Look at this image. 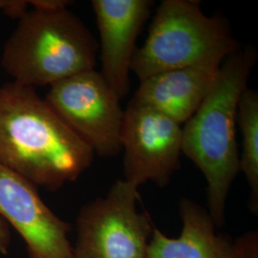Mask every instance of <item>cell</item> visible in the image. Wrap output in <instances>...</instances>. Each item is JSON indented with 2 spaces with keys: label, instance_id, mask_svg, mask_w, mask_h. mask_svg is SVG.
Here are the masks:
<instances>
[{
  "label": "cell",
  "instance_id": "9c48e42d",
  "mask_svg": "<svg viewBox=\"0 0 258 258\" xmlns=\"http://www.w3.org/2000/svg\"><path fill=\"white\" fill-rule=\"evenodd\" d=\"M100 36L104 81L121 100L130 90L131 63L136 41L154 5L152 0H93Z\"/></svg>",
  "mask_w": 258,
  "mask_h": 258
},
{
  "label": "cell",
  "instance_id": "5bb4252c",
  "mask_svg": "<svg viewBox=\"0 0 258 258\" xmlns=\"http://www.w3.org/2000/svg\"><path fill=\"white\" fill-rule=\"evenodd\" d=\"M27 1L22 0H0V11L5 12L10 16L20 18L27 8Z\"/></svg>",
  "mask_w": 258,
  "mask_h": 258
},
{
  "label": "cell",
  "instance_id": "9a60e30c",
  "mask_svg": "<svg viewBox=\"0 0 258 258\" xmlns=\"http://www.w3.org/2000/svg\"><path fill=\"white\" fill-rule=\"evenodd\" d=\"M11 229L8 224L0 218V253L7 254L11 246Z\"/></svg>",
  "mask_w": 258,
  "mask_h": 258
},
{
  "label": "cell",
  "instance_id": "30bf717a",
  "mask_svg": "<svg viewBox=\"0 0 258 258\" xmlns=\"http://www.w3.org/2000/svg\"><path fill=\"white\" fill-rule=\"evenodd\" d=\"M220 66L181 68L151 76L140 82L133 99L183 124L202 104Z\"/></svg>",
  "mask_w": 258,
  "mask_h": 258
},
{
  "label": "cell",
  "instance_id": "4fadbf2b",
  "mask_svg": "<svg viewBox=\"0 0 258 258\" xmlns=\"http://www.w3.org/2000/svg\"><path fill=\"white\" fill-rule=\"evenodd\" d=\"M232 258H258L257 230L247 231L233 240Z\"/></svg>",
  "mask_w": 258,
  "mask_h": 258
},
{
  "label": "cell",
  "instance_id": "8992f818",
  "mask_svg": "<svg viewBox=\"0 0 258 258\" xmlns=\"http://www.w3.org/2000/svg\"><path fill=\"white\" fill-rule=\"evenodd\" d=\"M44 99L95 154L110 158L121 151L124 111L100 72L89 70L53 83Z\"/></svg>",
  "mask_w": 258,
  "mask_h": 258
},
{
  "label": "cell",
  "instance_id": "277c9868",
  "mask_svg": "<svg viewBox=\"0 0 258 258\" xmlns=\"http://www.w3.org/2000/svg\"><path fill=\"white\" fill-rule=\"evenodd\" d=\"M238 49L228 22L218 16L207 17L200 2L164 0L145 44L133 56L131 72L141 82L175 69L220 66Z\"/></svg>",
  "mask_w": 258,
  "mask_h": 258
},
{
  "label": "cell",
  "instance_id": "7a4b0ae2",
  "mask_svg": "<svg viewBox=\"0 0 258 258\" xmlns=\"http://www.w3.org/2000/svg\"><path fill=\"white\" fill-rule=\"evenodd\" d=\"M256 58L252 47L228 56L202 104L182 127V153L206 179L207 211L216 229L225 226L227 199L240 172L237 108Z\"/></svg>",
  "mask_w": 258,
  "mask_h": 258
},
{
  "label": "cell",
  "instance_id": "6da1fadb",
  "mask_svg": "<svg viewBox=\"0 0 258 258\" xmlns=\"http://www.w3.org/2000/svg\"><path fill=\"white\" fill-rule=\"evenodd\" d=\"M95 153L35 88L0 86V164L37 187L55 191L75 182Z\"/></svg>",
  "mask_w": 258,
  "mask_h": 258
},
{
  "label": "cell",
  "instance_id": "8fae6325",
  "mask_svg": "<svg viewBox=\"0 0 258 258\" xmlns=\"http://www.w3.org/2000/svg\"><path fill=\"white\" fill-rule=\"evenodd\" d=\"M182 231L168 237L154 227L146 258H232L230 236L218 233L208 211L188 198L179 202Z\"/></svg>",
  "mask_w": 258,
  "mask_h": 258
},
{
  "label": "cell",
  "instance_id": "52a82bcc",
  "mask_svg": "<svg viewBox=\"0 0 258 258\" xmlns=\"http://www.w3.org/2000/svg\"><path fill=\"white\" fill-rule=\"evenodd\" d=\"M120 146L125 181L164 188L181 166L182 124L132 99L123 114Z\"/></svg>",
  "mask_w": 258,
  "mask_h": 258
},
{
  "label": "cell",
  "instance_id": "3957f363",
  "mask_svg": "<svg viewBox=\"0 0 258 258\" xmlns=\"http://www.w3.org/2000/svg\"><path fill=\"white\" fill-rule=\"evenodd\" d=\"M98 51L90 30L68 8L33 7L6 41L1 66L13 82L35 88L95 70Z\"/></svg>",
  "mask_w": 258,
  "mask_h": 258
},
{
  "label": "cell",
  "instance_id": "7c38bea8",
  "mask_svg": "<svg viewBox=\"0 0 258 258\" xmlns=\"http://www.w3.org/2000/svg\"><path fill=\"white\" fill-rule=\"evenodd\" d=\"M237 126L242 135L239 169L249 187L248 207L258 214V92L246 88L241 94L237 108Z\"/></svg>",
  "mask_w": 258,
  "mask_h": 258
},
{
  "label": "cell",
  "instance_id": "5b68a950",
  "mask_svg": "<svg viewBox=\"0 0 258 258\" xmlns=\"http://www.w3.org/2000/svg\"><path fill=\"white\" fill-rule=\"evenodd\" d=\"M139 186L117 180L107 194L82 207L73 258H146L154 225L139 212Z\"/></svg>",
  "mask_w": 258,
  "mask_h": 258
},
{
  "label": "cell",
  "instance_id": "ba28073f",
  "mask_svg": "<svg viewBox=\"0 0 258 258\" xmlns=\"http://www.w3.org/2000/svg\"><path fill=\"white\" fill-rule=\"evenodd\" d=\"M0 218L24 241L29 258H73L70 224L47 206L35 184L1 164Z\"/></svg>",
  "mask_w": 258,
  "mask_h": 258
}]
</instances>
